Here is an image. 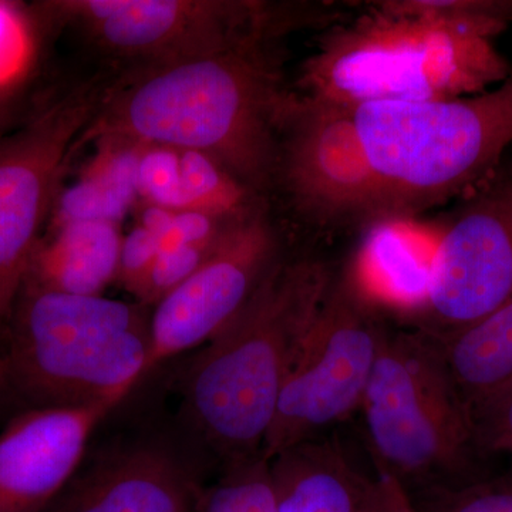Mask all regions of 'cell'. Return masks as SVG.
I'll list each match as a JSON object with an SVG mask.
<instances>
[{"label":"cell","mask_w":512,"mask_h":512,"mask_svg":"<svg viewBox=\"0 0 512 512\" xmlns=\"http://www.w3.org/2000/svg\"><path fill=\"white\" fill-rule=\"evenodd\" d=\"M45 6L80 26L104 52L143 67L217 52L293 16L292 6L225 0H69Z\"/></svg>","instance_id":"obj_9"},{"label":"cell","mask_w":512,"mask_h":512,"mask_svg":"<svg viewBox=\"0 0 512 512\" xmlns=\"http://www.w3.org/2000/svg\"><path fill=\"white\" fill-rule=\"evenodd\" d=\"M443 220L417 332L444 339L512 298V175L497 171Z\"/></svg>","instance_id":"obj_10"},{"label":"cell","mask_w":512,"mask_h":512,"mask_svg":"<svg viewBox=\"0 0 512 512\" xmlns=\"http://www.w3.org/2000/svg\"><path fill=\"white\" fill-rule=\"evenodd\" d=\"M507 171H508V173H510V174L512 175V165H511V167H510V168H508V170H507Z\"/></svg>","instance_id":"obj_27"},{"label":"cell","mask_w":512,"mask_h":512,"mask_svg":"<svg viewBox=\"0 0 512 512\" xmlns=\"http://www.w3.org/2000/svg\"><path fill=\"white\" fill-rule=\"evenodd\" d=\"M386 329L345 272L335 275L279 397L266 460L360 409Z\"/></svg>","instance_id":"obj_7"},{"label":"cell","mask_w":512,"mask_h":512,"mask_svg":"<svg viewBox=\"0 0 512 512\" xmlns=\"http://www.w3.org/2000/svg\"><path fill=\"white\" fill-rule=\"evenodd\" d=\"M100 100L90 87L76 90L0 137V339L55 207L64 168Z\"/></svg>","instance_id":"obj_8"},{"label":"cell","mask_w":512,"mask_h":512,"mask_svg":"<svg viewBox=\"0 0 512 512\" xmlns=\"http://www.w3.org/2000/svg\"><path fill=\"white\" fill-rule=\"evenodd\" d=\"M443 221L387 218L365 228L362 242L345 269L370 306L412 319L426 302Z\"/></svg>","instance_id":"obj_14"},{"label":"cell","mask_w":512,"mask_h":512,"mask_svg":"<svg viewBox=\"0 0 512 512\" xmlns=\"http://www.w3.org/2000/svg\"><path fill=\"white\" fill-rule=\"evenodd\" d=\"M147 305L23 284L6 325L5 387L35 407L121 400L143 382Z\"/></svg>","instance_id":"obj_5"},{"label":"cell","mask_w":512,"mask_h":512,"mask_svg":"<svg viewBox=\"0 0 512 512\" xmlns=\"http://www.w3.org/2000/svg\"><path fill=\"white\" fill-rule=\"evenodd\" d=\"M10 6L0 3V86L19 72L25 57V33Z\"/></svg>","instance_id":"obj_23"},{"label":"cell","mask_w":512,"mask_h":512,"mask_svg":"<svg viewBox=\"0 0 512 512\" xmlns=\"http://www.w3.org/2000/svg\"><path fill=\"white\" fill-rule=\"evenodd\" d=\"M158 252L160 239L144 225L137 224L130 234L124 235L117 281L137 299L140 298Z\"/></svg>","instance_id":"obj_22"},{"label":"cell","mask_w":512,"mask_h":512,"mask_svg":"<svg viewBox=\"0 0 512 512\" xmlns=\"http://www.w3.org/2000/svg\"><path fill=\"white\" fill-rule=\"evenodd\" d=\"M470 413L481 456L512 457V380L473 404Z\"/></svg>","instance_id":"obj_21"},{"label":"cell","mask_w":512,"mask_h":512,"mask_svg":"<svg viewBox=\"0 0 512 512\" xmlns=\"http://www.w3.org/2000/svg\"><path fill=\"white\" fill-rule=\"evenodd\" d=\"M511 146L512 73L453 100L333 106L296 94L279 178L303 217L366 228L463 198L500 170Z\"/></svg>","instance_id":"obj_1"},{"label":"cell","mask_w":512,"mask_h":512,"mask_svg":"<svg viewBox=\"0 0 512 512\" xmlns=\"http://www.w3.org/2000/svg\"><path fill=\"white\" fill-rule=\"evenodd\" d=\"M370 512H389L387 511L386 503H384L382 491H380L379 484H377V494L375 501H373L372 510H370Z\"/></svg>","instance_id":"obj_25"},{"label":"cell","mask_w":512,"mask_h":512,"mask_svg":"<svg viewBox=\"0 0 512 512\" xmlns=\"http://www.w3.org/2000/svg\"><path fill=\"white\" fill-rule=\"evenodd\" d=\"M138 198L146 205L170 211H185L181 181L180 151L143 146L137 178Z\"/></svg>","instance_id":"obj_20"},{"label":"cell","mask_w":512,"mask_h":512,"mask_svg":"<svg viewBox=\"0 0 512 512\" xmlns=\"http://www.w3.org/2000/svg\"><path fill=\"white\" fill-rule=\"evenodd\" d=\"M201 491L177 454L143 441L82 460L42 512H194Z\"/></svg>","instance_id":"obj_13"},{"label":"cell","mask_w":512,"mask_h":512,"mask_svg":"<svg viewBox=\"0 0 512 512\" xmlns=\"http://www.w3.org/2000/svg\"><path fill=\"white\" fill-rule=\"evenodd\" d=\"M333 278L318 258L281 255L188 367L185 420L224 468L262 456L286 379Z\"/></svg>","instance_id":"obj_4"},{"label":"cell","mask_w":512,"mask_h":512,"mask_svg":"<svg viewBox=\"0 0 512 512\" xmlns=\"http://www.w3.org/2000/svg\"><path fill=\"white\" fill-rule=\"evenodd\" d=\"M512 0H384L323 30L303 63L299 97L333 106L453 100L508 79L494 39Z\"/></svg>","instance_id":"obj_3"},{"label":"cell","mask_w":512,"mask_h":512,"mask_svg":"<svg viewBox=\"0 0 512 512\" xmlns=\"http://www.w3.org/2000/svg\"><path fill=\"white\" fill-rule=\"evenodd\" d=\"M419 512H512L510 478H473L409 491Z\"/></svg>","instance_id":"obj_19"},{"label":"cell","mask_w":512,"mask_h":512,"mask_svg":"<svg viewBox=\"0 0 512 512\" xmlns=\"http://www.w3.org/2000/svg\"><path fill=\"white\" fill-rule=\"evenodd\" d=\"M119 400L35 407L0 434V512H42L76 473L94 429Z\"/></svg>","instance_id":"obj_12"},{"label":"cell","mask_w":512,"mask_h":512,"mask_svg":"<svg viewBox=\"0 0 512 512\" xmlns=\"http://www.w3.org/2000/svg\"><path fill=\"white\" fill-rule=\"evenodd\" d=\"M279 258L278 234L264 208L229 229L200 268L154 305L144 377L164 360L214 339Z\"/></svg>","instance_id":"obj_11"},{"label":"cell","mask_w":512,"mask_h":512,"mask_svg":"<svg viewBox=\"0 0 512 512\" xmlns=\"http://www.w3.org/2000/svg\"><path fill=\"white\" fill-rule=\"evenodd\" d=\"M359 410L376 471L407 490L477 478L470 410L424 333L386 329Z\"/></svg>","instance_id":"obj_6"},{"label":"cell","mask_w":512,"mask_h":512,"mask_svg":"<svg viewBox=\"0 0 512 512\" xmlns=\"http://www.w3.org/2000/svg\"><path fill=\"white\" fill-rule=\"evenodd\" d=\"M276 512H370L377 481L363 476L339 441H302L269 460Z\"/></svg>","instance_id":"obj_15"},{"label":"cell","mask_w":512,"mask_h":512,"mask_svg":"<svg viewBox=\"0 0 512 512\" xmlns=\"http://www.w3.org/2000/svg\"><path fill=\"white\" fill-rule=\"evenodd\" d=\"M433 340L470 410L512 380V298L474 325Z\"/></svg>","instance_id":"obj_17"},{"label":"cell","mask_w":512,"mask_h":512,"mask_svg":"<svg viewBox=\"0 0 512 512\" xmlns=\"http://www.w3.org/2000/svg\"><path fill=\"white\" fill-rule=\"evenodd\" d=\"M377 484L382 491L384 503L389 512H419L414 505L409 490L396 478L384 471H377Z\"/></svg>","instance_id":"obj_24"},{"label":"cell","mask_w":512,"mask_h":512,"mask_svg":"<svg viewBox=\"0 0 512 512\" xmlns=\"http://www.w3.org/2000/svg\"><path fill=\"white\" fill-rule=\"evenodd\" d=\"M123 238L117 222L55 225V234L37 245L26 281L72 295H103L119 279Z\"/></svg>","instance_id":"obj_16"},{"label":"cell","mask_w":512,"mask_h":512,"mask_svg":"<svg viewBox=\"0 0 512 512\" xmlns=\"http://www.w3.org/2000/svg\"><path fill=\"white\" fill-rule=\"evenodd\" d=\"M293 29L274 26L208 55L143 67L101 96L82 143L117 137L195 151L261 195L279 177L293 93L276 43Z\"/></svg>","instance_id":"obj_2"},{"label":"cell","mask_w":512,"mask_h":512,"mask_svg":"<svg viewBox=\"0 0 512 512\" xmlns=\"http://www.w3.org/2000/svg\"><path fill=\"white\" fill-rule=\"evenodd\" d=\"M194 512H276L269 460L258 456L224 468L217 483L202 488Z\"/></svg>","instance_id":"obj_18"},{"label":"cell","mask_w":512,"mask_h":512,"mask_svg":"<svg viewBox=\"0 0 512 512\" xmlns=\"http://www.w3.org/2000/svg\"><path fill=\"white\" fill-rule=\"evenodd\" d=\"M3 387H5V360L0 352V394L3 392Z\"/></svg>","instance_id":"obj_26"}]
</instances>
